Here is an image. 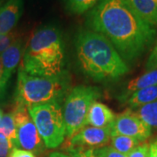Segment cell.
<instances>
[{"instance_id": "cell-5", "label": "cell", "mask_w": 157, "mask_h": 157, "mask_svg": "<svg viewBox=\"0 0 157 157\" xmlns=\"http://www.w3.org/2000/svg\"><path fill=\"white\" fill-rule=\"evenodd\" d=\"M28 112L47 148H56L67 135L60 101H51L28 107Z\"/></svg>"}, {"instance_id": "cell-19", "label": "cell", "mask_w": 157, "mask_h": 157, "mask_svg": "<svg viewBox=\"0 0 157 157\" xmlns=\"http://www.w3.org/2000/svg\"><path fill=\"white\" fill-rule=\"evenodd\" d=\"M100 0H63L65 8L73 14H83L92 10Z\"/></svg>"}, {"instance_id": "cell-28", "label": "cell", "mask_w": 157, "mask_h": 157, "mask_svg": "<svg viewBox=\"0 0 157 157\" xmlns=\"http://www.w3.org/2000/svg\"><path fill=\"white\" fill-rule=\"evenodd\" d=\"M48 157H73L71 156L70 155H67L64 153H60V152H53L51 153L50 155H48Z\"/></svg>"}, {"instance_id": "cell-30", "label": "cell", "mask_w": 157, "mask_h": 157, "mask_svg": "<svg viewBox=\"0 0 157 157\" xmlns=\"http://www.w3.org/2000/svg\"><path fill=\"white\" fill-rule=\"evenodd\" d=\"M2 74H3V69H2V64H1V60H0V79L2 78Z\"/></svg>"}, {"instance_id": "cell-32", "label": "cell", "mask_w": 157, "mask_h": 157, "mask_svg": "<svg viewBox=\"0 0 157 157\" xmlns=\"http://www.w3.org/2000/svg\"><path fill=\"white\" fill-rule=\"evenodd\" d=\"M2 117H3V112H2V110H0V121L2 120Z\"/></svg>"}, {"instance_id": "cell-15", "label": "cell", "mask_w": 157, "mask_h": 157, "mask_svg": "<svg viewBox=\"0 0 157 157\" xmlns=\"http://www.w3.org/2000/svg\"><path fill=\"white\" fill-rule=\"evenodd\" d=\"M127 101L132 108H138L141 106L157 101V85L135 92Z\"/></svg>"}, {"instance_id": "cell-1", "label": "cell", "mask_w": 157, "mask_h": 157, "mask_svg": "<svg viewBox=\"0 0 157 157\" xmlns=\"http://www.w3.org/2000/svg\"><path fill=\"white\" fill-rule=\"evenodd\" d=\"M89 30L106 37L124 61H134L152 45L155 29L127 0H100L86 17Z\"/></svg>"}, {"instance_id": "cell-4", "label": "cell", "mask_w": 157, "mask_h": 157, "mask_svg": "<svg viewBox=\"0 0 157 157\" xmlns=\"http://www.w3.org/2000/svg\"><path fill=\"white\" fill-rule=\"evenodd\" d=\"M67 75L47 78L30 75L19 69L15 91V104L29 107L51 101H60L68 89Z\"/></svg>"}, {"instance_id": "cell-13", "label": "cell", "mask_w": 157, "mask_h": 157, "mask_svg": "<svg viewBox=\"0 0 157 157\" xmlns=\"http://www.w3.org/2000/svg\"><path fill=\"white\" fill-rule=\"evenodd\" d=\"M157 85V69L149 70L137 78L131 79L126 86V88L119 96L120 101H125L128 99L134 93L139 90L144 89L149 86Z\"/></svg>"}, {"instance_id": "cell-18", "label": "cell", "mask_w": 157, "mask_h": 157, "mask_svg": "<svg viewBox=\"0 0 157 157\" xmlns=\"http://www.w3.org/2000/svg\"><path fill=\"white\" fill-rule=\"evenodd\" d=\"M135 113L149 128H157V101L138 107Z\"/></svg>"}, {"instance_id": "cell-24", "label": "cell", "mask_w": 157, "mask_h": 157, "mask_svg": "<svg viewBox=\"0 0 157 157\" xmlns=\"http://www.w3.org/2000/svg\"><path fill=\"white\" fill-rule=\"evenodd\" d=\"M12 148H14L13 145L4 135H0V157L9 156Z\"/></svg>"}, {"instance_id": "cell-12", "label": "cell", "mask_w": 157, "mask_h": 157, "mask_svg": "<svg viewBox=\"0 0 157 157\" xmlns=\"http://www.w3.org/2000/svg\"><path fill=\"white\" fill-rule=\"evenodd\" d=\"M115 114L105 104L95 101L92 104L86 118V125L100 128H112Z\"/></svg>"}, {"instance_id": "cell-10", "label": "cell", "mask_w": 157, "mask_h": 157, "mask_svg": "<svg viewBox=\"0 0 157 157\" xmlns=\"http://www.w3.org/2000/svg\"><path fill=\"white\" fill-rule=\"evenodd\" d=\"M25 52L24 43L21 39H16L5 52L0 54V60L2 64L3 74L1 79L8 83V80L15 72L18 63Z\"/></svg>"}, {"instance_id": "cell-23", "label": "cell", "mask_w": 157, "mask_h": 157, "mask_svg": "<svg viewBox=\"0 0 157 157\" xmlns=\"http://www.w3.org/2000/svg\"><path fill=\"white\" fill-rule=\"evenodd\" d=\"M15 39V34L11 32L6 34L0 33V54L11 45Z\"/></svg>"}, {"instance_id": "cell-14", "label": "cell", "mask_w": 157, "mask_h": 157, "mask_svg": "<svg viewBox=\"0 0 157 157\" xmlns=\"http://www.w3.org/2000/svg\"><path fill=\"white\" fill-rule=\"evenodd\" d=\"M128 5L144 21L157 25L156 0H127Z\"/></svg>"}, {"instance_id": "cell-27", "label": "cell", "mask_w": 157, "mask_h": 157, "mask_svg": "<svg viewBox=\"0 0 157 157\" xmlns=\"http://www.w3.org/2000/svg\"><path fill=\"white\" fill-rule=\"evenodd\" d=\"M148 157H157V140L149 145Z\"/></svg>"}, {"instance_id": "cell-16", "label": "cell", "mask_w": 157, "mask_h": 157, "mask_svg": "<svg viewBox=\"0 0 157 157\" xmlns=\"http://www.w3.org/2000/svg\"><path fill=\"white\" fill-rule=\"evenodd\" d=\"M0 135H4L14 147L18 148L17 129L11 113L3 115L0 121Z\"/></svg>"}, {"instance_id": "cell-29", "label": "cell", "mask_w": 157, "mask_h": 157, "mask_svg": "<svg viewBox=\"0 0 157 157\" xmlns=\"http://www.w3.org/2000/svg\"><path fill=\"white\" fill-rule=\"evenodd\" d=\"M6 86H7V83L4 82L2 79H0V95H1V94H3V92L5 91Z\"/></svg>"}, {"instance_id": "cell-20", "label": "cell", "mask_w": 157, "mask_h": 157, "mask_svg": "<svg viewBox=\"0 0 157 157\" xmlns=\"http://www.w3.org/2000/svg\"><path fill=\"white\" fill-rule=\"evenodd\" d=\"M94 153L96 157H128L120 152L116 151L112 147L104 146L94 149Z\"/></svg>"}, {"instance_id": "cell-22", "label": "cell", "mask_w": 157, "mask_h": 157, "mask_svg": "<svg viewBox=\"0 0 157 157\" xmlns=\"http://www.w3.org/2000/svg\"><path fill=\"white\" fill-rule=\"evenodd\" d=\"M149 154V144L142 143L139 144L133 151L128 155V157H148Z\"/></svg>"}, {"instance_id": "cell-7", "label": "cell", "mask_w": 157, "mask_h": 157, "mask_svg": "<svg viewBox=\"0 0 157 157\" xmlns=\"http://www.w3.org/2000/svg\"><path fill=\"white\" fill-rule=\"evenodd\" d=\"M17 129L18 147L39 155L44 150L45 144L28 112V107L16 105L11 112Z\"/></svg>"}, {"instance_id": "cell-26", "label": "cell", "mask_w": 157, "mask_h": 157, "mask_svg": "<svg viewBox=\"0 0 157 157\" xmlns=\"http://www.w3.org/2000/svg\"><path fill=\"white\" fill-rule=\"evenodd\" d=\"M8 157H36L32 152L26 151L24 149H19L17 147L12 148Z\"/></svg>"}, {"instance_id": "cell-9", "label": "cell", "mask_w": 157, "mask_h": 157, "mask_svg": "<svg viewBox=\"0 0 157 157\" xmlns=\"http://www.w3.org/2000/svg\"><path fill=\"white\" fill-rule=\"evenodd\" d=\"M111 128L85 127L70 138L68 147L95 149L107 145L111 140Z\"/></svg>"}, {"instance_id": "cell-8", "label": "cell", "mask_w": 157, "mask_h": 157, "mask_svg": "<svg viewBox=\"0 0 157 157\" xmlns=\"http://www.w3.org/2000/svg\"><path fill=\"white\" fill-rule=\"evenodd\" d=\"M111 130L112 135H126L140 141L147 140L151 135V128L144 123L131 109H127L115 116Z\"/></svg>"}, {"instance_id": "cell-25", "label": "cell", "mask_w": 157, "mask_h": 157, "mask_svg": "<svg viewBox=\"0 0 157 157\" xmlns=\"http://www.w3.org/2000/svg\"><path fill=\"white\" fill-rule=\"evenodd\" d=\"M146 68L148 71L157 69V41L155 47L152 50L150 55L148 57V59L147 61Z\"/></svg>"}, {"instance_id": "cell-21", "label": "cell", "mask_w": 157, "mask_h": 157, "mask_svg": "<svg viewBox=\"0 0 157 157\" xmlns=\"http://www.w3.org/2000/svg\"><path fill=\"white\" fill-rule=\"evenodd\" d=\"M69 155L73 157H96L94 149L84 147H67Z\"/></svg>"}, {"instance_id": "cell-3", "label": "cell", "mask_w": 157, "mask_h": 157, "mask_svg": "<svg viewBox=\"0 0 157 157\" xmlns=\"http://www.w3.org/2000/svg\"><path fill=\"white\" fill-rule=\"evenodd\" d=\"M65 49L61 31L54 25L39 28L31 37L19 69L33 76L54 78L65 75Z\"/></svg>"}, {"instance_id": "cell-11", "label": "cell", "mask_w": 157, "mask_h": 157, "mask_svg": "<svg viewBox=\"0 0 157 157\" xmlns=\"http://www.w3.org/2000/svg\"><path fill=\"white\" fill-rule=\"evenodd\" d=\"M25 0H6L0 8V33H9L16 26L24 11Z\"/></svg>"}, {"instance_id": "cell-17", "label": "cell", "mask_w": 157, "mask_h": 157, "mask_svg": "<svg viewBox=\"0 0 157 157\" xmlns=\"http://www.w3.org/2000/svg\"><path fill=\"white\" fill-rule=\"evenodd\" d=\"M140 140H138L137 139L126 135H112L111 136L113 148L126 155H128L130 152L133 151L140 144Z\"/></svg>"}, {"instance_id": "cell-2", "label": "cell", "mask_w": 157, "mask_h": 157, "mask_svg": "<svg viewBox=\"0 0 157 157\" xmlns=\"http://www.w3.org/2000/svg\"><path fill=\"white\" fill-rule=\"evenodd\" d=\"M75 49L80 69L95 81H110L129 72L126 62L103 35L82 29L76 35Z\"/></svg>"}, {"instance_id": "cell-31", "label": "cell", "mask_w": 157, "mask_h": 157, "mask_svg": "<svg viewBox=\"0 0 157 157\" xmlns=\"http://www.w3.org/2000/svg\"><path fill=\"white\" fill-rule=\"evenodd\" d=\"M4 3H5V0H0V8L4 5Z\"/></svg>"}, {"instance_id": "cell-6", "label": "cell", "mask_w": 157, "mask_h": 157, "mask_svg": "<svg viewBox=\"0 0 157 157\" xmlns=\"http://www.w3.org/2000/svg\"><path fill=\"white\" fill-rule=\"evenodd\" d=\"M101 96L100 88L88 86H75L67 95L63 107V115L67 137H73L86 126V118L90 107Z\"/></svg>"}]
</instances>
